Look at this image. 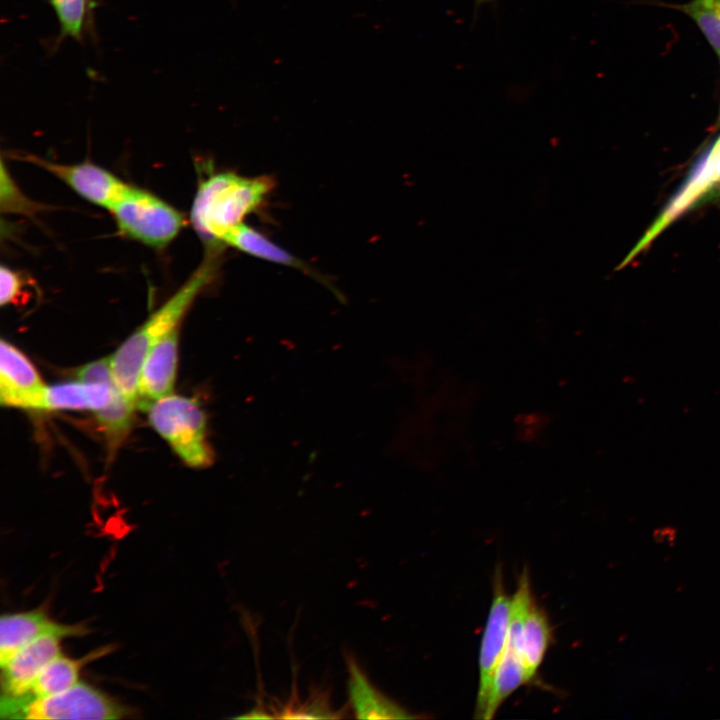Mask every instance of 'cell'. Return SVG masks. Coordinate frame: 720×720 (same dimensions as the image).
<instances>
[{
	"label": "cell",
	"instance_id": "obj_1",
	"mask_svg": "<svg viewBox=\"0 0 720 720\" xmlns=\"http://www.w3.org/2000/svg\"><path fill=\"white\" fill-rule=\"evenodd\" d=\"M222 250L206 248L202 262L187 281L110 356L114 382L135 408L139 374L147 354L165 334L177 327L198 294L213 281Z\"/></svg>",
	"mask_w": 720,
	"mask_h": 720
},
{
	"label": "cell",
	"instance_id": "obj_2",
	"mask_svg": "<svg viewBox=\"0 0 720 720\" xmlns=\"http://www.w3.org/2000/svg\"><path fill=\"white\" fill-rule=\"evenodd\" d=\"M273 187L269 176L247 177L230 171L202 180L190 218L206 248H224L225 237L264 203Z\"/></svg>",
	"mask_w": 720,
	"mask_h": 720
},
{
	"label": "cell",
	"instance_id": "obj_3",
	"mask_svg": "<svg viewBox=\"0 0 720 720\" xmlns=\"http://www.w3.org/2000/svg\"><path fill=\"white\" fill-rule=\"evenodd\" d=\"M151 426L188 466L205 468L214 461L207 440V420L198 401L170 394L146 409Z\"/></svg>",
	"mask_w": 720,
	"mask_h": 720
},
{
	"label": "cell",
	"instance_id": "obj_4",
	"mask_svg": "<svg viewBox=\"0 0 720 720\" xmlns=\"http://www.w3.org/2000/svg\"><path fill=\"white\" fill-rule=\"evenodd\" d=\"M110 212L122 235L157 249L165 248L185 223L180 211L132 185Z\"/></svg>",
	"mask_w": 720,
	"mask_h": 720
},
{
	"label": "cell",
	"instance_id": "obj_5",
	"mask_svg": "<svg viewBox=\"0 0 720 720\" xmlns=\"http://www.w3.org/2000/svg\"><path fill=\"white\" fill-rule=\"evenodd\" d=\"M127 714V708L81 682L47 697L27 701L0 700L2 719H119Z\"/></svg>",
	"mask_w": 720,
	"mask_h": 720
},
{
	"label": "cell",
	"instance_id": "obj_6",
	"mask_svg": "<svg viewBox=\"0 0 720 720\" xmlns=\"http://www.w3.org/2000/svg\"><path fill=\"white\" fill-rule=\"evenodd\" d=\"M511 602L512 596L510 597L506 593L501 570L498 569L494 578L492 603L480 646V681L475 718L482 719L495 672L507 648Z\"/></svg>",
	"mask_w": 720,
	"mask_h": 720
},
{
	"label": "cell",
	"instance_id": "obj_7",
	"mask_svg": "<svg viewBox=\"0 0 720 720\" xmlns=\"http://www.w3.org/2000/svg\"><path fill=\"white\" fill-rule=\"evenodd\" d=\"M26 160L46 169L85 200L110 209L131 187L110 171L90 162L60 164L29 155Z\"/></svg>",
	"mask_w": 720,
	"mask_h": 720
},
{
	"label": "cell",
	"instance_id": "obj_8",
	"mask_svg": "<svg viewBox=\"0 0 720 720\" xmlns=\"http://www.w3.org/2000/svg\"><path fill=\"white\" fill-rule=\"evenodd\" d=\"M719 195L717 176L712 146L702 154L686 182L673 196L659 217L653 222L637 245L622 262L621 267L628 264L638 253L645 249L668 225L698 201Z\"/></svg>",
	"mask_w": 720,
	"mask_h": 720
},
{
	"label": "cell",
	"instance_id": "obj_9",
	"mask_svg": "<svg viewBox=\"0 0 720 720\" xmlns=\"http://www.w3.org/2000/svg\"><path fill=\"white\" fill-rule=\"evenodd\" d=\"M45 386L30 360L4 339L0 342V403L22 409H44Z\"/></svg>",
	"mask_w": 720,
	"mask_h": 720
},
{
	"label": "cell",
	"instance_id": "obj_10",
	"mask_svg": "<svg viewBox=\"0 0 720 720\" xmlns=\"http://www.w3.org/2000/svg\"><path fill=\"white\" fill-rule=\"evenodd\" d=\"M57 634H46L31 641L1 666V699L25 695L44 667L60 655Z\"/></svg>",
	"mask_w": 720,
	"mask_h": 720
},
{
	"label": "cell",
	"instance_id": "obj_11",
	"mask_svg": "<svg viewBox=\"0 0 720 720\" xmlns=\"http://www.w3.org/2000/svg\"><path fill=\"white\" fill-rule=\"evenodd\" d=\"M177 327L165 334L147 354L138 379L136 406L146 410L173 392L177 366Z\"/></svg>",
	"mask_w": 720,
	"mask_h": 720
},
{
	"label": "cell",
	"instance_id": "obj_12",
	"mask_svg": "<svg viewBox=\"0 0 720 720\" xmlns=\"http://www.w3.org/2000/svg\"><path fill=\"white\" fill-rule=\"evenodd\" d=\"M84 625H64L53 622L40 610L5 614L0 620V665L22 647L46 634L77 637L87 634Z\"/></svg>",
	"mask_w": 720,
	"mask_h": 720
},
{
	"label": "cell",
	"instance_id": "obj_13",
	"mask_svg": "<svg viewBox=\"0 0 720 720\" xmlns=\"http://www.w3.org/2000/svg\"><path fill=\"white\" fill-rule=\"evenodd\" d=\"M345 662L348 671V696L356 718L374 720L415 718L376 688L351 654L345 655Z\"/></svg>",
	"mask_w": 720,
	"mask_h": 720
},
{
	"label": "cell",
	"instance_id": "obj_14",
	"mask_svg": "<svg viewBox=\"0 0 720 720\" xmlns=\"http://www.w3.org/2000/svg\"><path fill=\"white\" fill-rule=\"evenodd\" d=\"M224 245L259 259L298 269L325 283L324 279L302 260L244 223L236 226L225 237Z\"/></svg>",
	"mask_w": 720,
	"mask_h": 720
},
{
	"label": "cell",
	"instance_id": "obj_15",
	"mask_svg": "<svg viewBox=\"0 0 720 720\" xmlns=\"http://www.w3.org/2000/svg\"><path fill=\"white\" fill-rule=\"evenodd\" d=\"M110 399V388L104 383L69 382L47 387L44 409L99 410Z\"/></svg>",
	"mask_w": 720,
	"mask_h": 720
},
{
	"label": "cell",
	"instance_id": "obj_16",
	"mask_svg": "<svg viewBox=\"0 0 720 720\" xmlns=\"http://www.w3.org/2000/svg\"><path fill=\"white\" fill-rule=\"evenodd\" d=\"M550 641L551 627L548 618L533 598L525 617L520 644V655L529 680L540 667Z\"/></svg>",
	"mask_w": 720,
	"mask_h": 720
},
{
	"label": "cell",
	"instance_id": "obj_17",
	"mask_svg": "<svg viewBox=\"0 0 720 720\" xmlns=\"http://www.w3.org/2000/svg\"><path fill=\"white\" fill-rule=\"evenodd\" d=\"M87 658L71 659L61 654L54 658L39 673L28 692L19 698L1 701H27L61 693L78 683L80 668Z\"/></svg>",
	"mask_w": 720,
	"mask_h": 720
},
{
	"label": "cell",
	"instance_id": "obj_18",
	"mask_svg": "<svg viewBox=\"0 0 720 720\" xmlns=\"http://www.w3.org/2000/svg\"><path fill=\"white\" fill-rule=\"evenodd\" d=\"M529 681L521 656L507 647L495 672L482 719L493 718L502 703Z\"/></svg>",
	"mask_w": 720,
	"mask_h": 720
},
{
	"label": "cell",
	"instance_id": "obj_19",
	"mask_svg": "<svg viewBox=\"0 0 720 720\" xmlns=\"http://www.w3.org/2000/svg\"><path fill=\"white\" fill-rule=\"evenodd\" d=\"M275 717L278 718H297V719H335L342 718L345 710L342 708L338 711L332 709L330 703V694L327 689L317 688L304 701H300L295 687L287 703L277 704L274 708Z\"/></svg>",
	"mask_w": 720,
	"mask_h": 720
},
{
	"label": "cell",
	"instance_id": "obj_20",
	"mask_svg": "<svg viewBox=\"0 0 720 720\" xmlns=\"http://www.w3.org/2000/svg\"><path fill=\"white\" fill-rule=\"evenodd\" d=\"M661 5L690 17L720 59V0H691L684 4Z\"/></svg>",
	"mask_w": 720,
	"mask_h": 720
},
{
	"label": "cell",
	"instance_id": "obj_21",
	"mask_svg": "<svg viewBox=\"0 0 720 720\" xmlns=\"http://www.w3.org/2000/svg\"><path fill=\"white\" fill-rule=\"evenodd\" d=\"M134 410L135 407L117 387L111 402L95 411L97 420L106 432L111 445L118 444L129 431Z\"/></svg>",
	"mask_w": 720,
	"mask_h": 720
},
{
	"label": "cell",
	"instance_id": "obj_22",
	"mask_svg": "<svg viewBox=\"0 0 720 720\" xmlns=\"http://www.w3.org/2000/svg\"><path fill=\"white\" fill-rule=\"evenodd\" d=\"M40 205L28 199L16 186L4 163L1 164V210L9 213L33 215Z\"/></svg>",
	"mask_w": 720,
	"mask_h": 720
},
{
	"label": "cell",
	"instance_id": "obj_23",
	"mask_svg": "<svg viewBox=\"0 0 720 720\" xmlns=\"http://www.w3.org/2000/svg\"><path fill=\"white\" fill-rule=\"evenodd\" d=\"M64 33L78 36L81 32L85 13L86 0H50Z\"/></svg>",
	"mask_w": 720,
	"mask_h": 720
},
{
	"label": "cell",
	"instance_id": "obj_24",
	"mask_svg": "<svg viewBox=\"0 0 720 720\" xmlns=\"http://www.w3.org/2000/svg\"><path fill=\"white\" fill-rule=\"evenodd\" d=\"M24 276L4 265L0 269V304L4 306L16 300L24 287Z\"/></svg>",
	"mask_w": 720,
	"mask_h": 720
},
{
	"label": "cell",
	"instance_id": "obj_25",
	"mask_svg": "<svg viewBox=\"0 0 720 720\" xmlns=\"http://www.w3.org/2000/svg\"><path fill=\"white\" fill-rule=\"evenodd\" d=\"M78 381L83 383H110L114 381L111 358L106 357L90 362L77 372Z\"/></svg>",
	"mask_w": 720,
	"mask_h": 720
},
{
	"label": "cell",
	"instance_id": "obj_26",
	"mask_svg": "<svg viewBox=\"0 0 720 720\" xmlns=\"http://www.w3.org/2000/svg\"><path fill=\"white\" fill-rule=\"evenodd\" d=\"M714 152L715 169L717 176V186L720 195V135L711 145Z\"/></svg>",
	"mask_w": 720,
	"mask_h": 720
},
{
	"label": "cell",
	"instance_id": "obj_27",
	"mask_svg": "<svg viewBox=\"0 0 720 720\" xmlns=\"http://www.w3.org/2000/svg\"><path fill=\"white\" fill-rule=\"evenodd\" d=\"M476 1H477L478 3H482V2L489 1V0H476Z\"/></svg>",
	"mask_w": 720,
	"mask_h": 720
},
{
	"label": "cell",
	"instance_id": "obj_28",
	"mask_svg": "<svg viewBox=\"0 0 720 720\" xmlns=\"http://www.w3.org/2000/svg\"><path fill=\"white\" fill-rule=\"evenodd\" d=\"M718 125H720V109H719Z\"/></svg>",
	"mask_w": 720,
	"mask_h": 720
}]
</instances>
